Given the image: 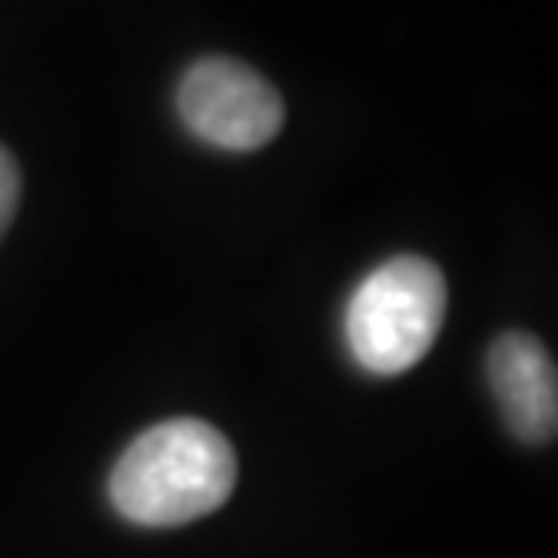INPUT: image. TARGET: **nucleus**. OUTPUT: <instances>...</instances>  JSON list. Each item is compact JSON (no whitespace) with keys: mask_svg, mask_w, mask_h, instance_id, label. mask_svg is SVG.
Segmentation results:
<instances>
[{"mask_svg":"<svg viewBox=\"0 0 558 558\" xmlns=\"http://www.w3.org/2000/svg\"><path fill=\"white\" fill-rule=\"evenodd\" d=\"M19 196H22V178H19V163L4 145H0V236L8 232L11 218H15V207H19Z\"/></svg>","mask_w":558,"mask_h":558,"instance_id":"39448f33","label":"nucleus"},{"mask_svg":"<svg viewBox=\"0 0 558 558\" xmlns=\"http://www.w3.org/2000/svg\"><path fill=\"white\" fill-rule=\"evenodd\" d=\"M446 319V279L428 258L399 254L355 287L344 338L363 371L396 377L421 363Z\"/></svg>","mask_w":558,"mask_h":558,"instance_id":"f03ea898","label":"nucleus"},{"mask_svg":"<svg viewBox=\"0 0 558 558\" xmlns=\"http://www.w3.org/2000/svg\"><path fill=\"white\" fill-rule=\"evenodd\" d=\"M489 381L511 435L522 442H548L558 428L555 360L533 333H500L489 349Z\"/></svg>","mask_w":558,"mask_h":558,"instance_id":"20e7f679","label":"nucleus"},{"mask_svg":"<svg viewBox=\"0 0 558 558\" xmlns=\"http://www.w3.org/2000/svg\"><path fill=\"white\" fill-rule=\"evenodd\" d=\"M236 486V453L207 421L174 417L138 435L109 478V497L138 526H185L218 511Z\"/></svg>","mask_w":558,"mask_h":558,"instance_id":"f257e3e1","label":"nucleus"},{"mask_svg":"<svg viewBox=\"0 0 558 558\" xmlns=\"http://www.w3.org/2000/svg\"><path fill=\"white\" fill-rule=\"evenodd\" d=\"M178 113L199 142L226 153H254L283 128V98L247 62L210 54L185 70Z\"/></svg>","mask_w":558,"mask_h":558,"instance_id":"7ed1b4c3","label":"nucleus"}]
</instances>
